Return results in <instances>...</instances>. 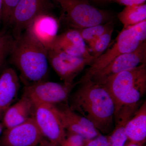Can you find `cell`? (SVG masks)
Instances as JSON below:
<instances>
[{
	"instance_id": "28",
	"label": "cell",
	"mask_w": 146,
	"mask_h": 146,
	"mask_svg": "<svg viewBox=\"0 0 146 146\" xmlns=\"http://www.w3.org/2000/svg\"><path fill=\"white\" fill-rule=\"evenodd\" d=\"M91 1L98 4H106L109 3L113 2V0H90Z\"/></svg>"
},
{
	"instance_id": "2",
	"label": "cell",
	"mask_w": 146,
	"mask_h": 146,
	"mask_svg": "<svg viewBox=\"0 0 146 146\" xmlns=\"http://www.w3.org/2000/svg\"><path fill=\"white\" fill-rule=\"evenodd\" d=\"M15 39L10 62L20 72L25 86L45 80L48 71L47 50L26 32Z\"/></svg>"
},
{
	"instance_id": "21",
	"label": "cell",
	"mask_w": 146,
	"mask_h": 146,
	"mask_svg": "<svg viewBox=\"0 0 146 146\" xmlns=\"http://www.w3.org/2000/svg\"><path fill=\"white\" fill-rule=\"evenodd\" d=\"M113 30L114 28L111 29L94 42L89 44L92 52L91 55L94 57V62L101 55L109 46Z\"/></svg>"
},
{
	"instance_id": "8",
	"label": "cell",
	"mask_w": 146,
	"mask_h": 146,
	"mask_svg": "<svg viewBox=\"0 0 146 146\" xmlns=\"http://www.w3.org/2000/svg\"><path fill=\"white\" fill-rule=\"evenodd\" d=\"M54 6L52 0H20L11 17L13 36L19 37L35 17L48 13Z\"/></svg>"
},
{
	"instance_id": "22",
	"label": "cell",
	"mask_w": 146,
	"mask_h": 146,
	"mask_svg": "<svg viewBox=\"0 0 146 146\" xmlns=\"http://www.w3.org/2000/svg\"><path fill=\"white\" fill-rule=\"evenodd\" d=\"M15 39L7 33L0 34V68H1L7 56L11 53Z\"/></svg>"
},
{
	"instance_id": "16",
	"label": "cell",
	"mask_w": 146,
	"mask_h": 146,
	"mask_svg": "<svg viewBox=\"0 0 146 146\" xmlns=\"http://www.w3.org/2000/svg\"><path fill=\"white\" fill-rule=\"evenodd\" d=\"M141 103L131 106H126L120 110L114 117V129L109 136L111 146H124L128 140L125 128Z\"/></svg>"
},
{
	"instance_id": "15",
	"label": "cell",
	"mask_w": 146,
	"mask_h": 146,
	"mask_svg": "<svg viewBox=\"0 0 146 146\" xmlns=\"http://www.w3.org/2000/svg\"><path fill=\"white\" fill-rule=\"evenodd\" d=\"M20 88V80L15 71L8 68L3 71L0 76V112L10 106Z\"/></svg>"
},
{
	"instance_id": "9",
	"label": "cell",
	"mask_w": 146,
	"mask_h": 146,
	"mask_svg": "<svg viewBox=\"0 0 146 146\" xmlns=\"http://www.w3.org/2000/svg\"><path fill=\"white\" fill-rule=\"evenodd\" d=\"M48 62L63 83L76 85L74 80L87 65L93 62L91 59L73 56L54 49L47 51Z\"/></svg>"
},
{
	"instance_id": "31",
	"label": "cell",
	"mask_w": 146,
	"mask_h": 146,
	"mask_svg": "<svg viewBox=\"0 0 146 146\" xmlns=\"http://www.w3.org/2000/svg\"><path fill=\"white\" fill-rule=\"evenodd\" d=\"M3 2L2 0H0V20L1 19L2 13Z\"/></svg>"
},
{
	"instance_id": "32",
	"label": "cell",
	"mask_w": 146,
	"mask_h": 146,
	"mask_svg": "<svg viewBox=\"0 0 146 146\" xmlns=\"http://www.w3.org/2000/svg\"><path fill=\"white\" fill-rule=\"evenodd\" d=\"M2 131V127L1 125L0 124V135H1V133Z\"/></svg>"
},
{
	"instance_id": "11",
	"label": "cell",
	"mask_w": 146,
	"mask_h": 146,
	"mask_svg": "<svg viewBox=\"0 0 146 146\" xmlns=\"http://www.w3.org/2000/svg\"><path fill=\"white\" fill-rule=\"evenodd\" d=\"M43 138L31 117L21 124L7 129L0 140V146H36Z\"/></svg>"
},
{
	"instance_id": "1",
	"label": "cell",
	"mask_w": 146,
	"mask_h": 146,
	"mask_svg": "<svg viewBox=\"0 0 146 146\" xmlns=\"http://www.w3.org/2000/svg\"><path fill=\"white\" fill-rule=\"evenodd\" d=\"M71 98L69 107L91 122L100 133H111L114 127L115 104L107 87L86 80Z\"/></svg>"
},
{
	"instance_id": "5",
	"label": "cell",
	"mask_w": 146,
	"mask_h": 146,
	"mask_svg": "<svg viewBox=\"0 0 146 146\" xmlns=\"http://www.w3.org/2000/svg\"><path fill=\"white\" fill-rule=\"evenodd\" d=\"M143 42L138 39L132 26L123 28L112 46L89 65L84 75L79 82L89 78L120 55L135 50Z\"/></svg>"
},
{
	"instance_id": "4",
	"label": "cell",
	"mask_w": 146,
	"mask_h": 146,
	"mask_svg": "<svg viewBox=\"0 0 146 146\" xmlns=\"http://www.w3.org/2000/svg\"><path fill=\"white\" fill-rule=\"evenodd\" d=\"M52 1L59 9V20L70 29H80L112 20L110 13L95 7L88 0Z\"/></svg>"
},
{
	"instance_id": "18",
	"label": "cell",
	"mask_w": 146,
	"mask_h": 146,
	"mask_svg": "<svg viewBox=\"0 0 146 146\" xmlns=\"http://www.w3.org/2000/svg\"><path fill=\"white\" fill-rule=\"evenodd\" d=\"M125 133L130 142L142 145L146 138V101L141 104L127 124Z\"/></svg>"
},
{
	"instance_id": "10",
	"label": "cell",
	"mask_w": 146,
	"mask_h": 146,
	"mask_svg": "<svg viewBox=\"0 0 146 146\" xmlns=\"http://www.w3.org/2000/svg\"><path fill=\"white\" fill-rule=\"evenodd\" d=\"M144 63H146V41L135 50L119 56L104 68L84 80H90L104 84L110 78L119 73Z\"/></svg>"
},
{
	"instance_id": "3",
	"label": "cell",
	"mask_w": 146,
	"mask_h": 146,
	"mask_svg": "<svg viewBox=\"0 0 146 146\" xmlns=\"http://www.w3.org/2000/svg\"><path fill=\"white\" fill-rule=\"evenodd\" d=\"M103 84L115 102V116L123 106L141 102L146 92V63L123 71Z\"/></svg>"
},
{
	"instance_id": "23",
	"label": "cell",
	"mask_w": 146,
	"mask_h": 146,
	"mask_svg": "<svg viewBox=\"0 0 146 146\" xmlns=\"http://www.w3.org/2000/svg\"><path fill=\"white\" fill-rule=\"evenodd\" d=\"M19 1L20 0H2L1 19L5 24L9 25L12 13Z\"/></svg>"
},
{
	"instance_id": "7",
	"label": "cell",
	"mask_w": 146,
	"mask_h": 146,
	"mask_svg": "<svg viewBox=\"0 0 146 146\" xmlns=\"http://www.w3.org/2000/svg\"><path fill=\"white\" fill-rule=\"evenodd\" d=\"M75 85H68L45 80L25 86L24 94L30 99L33 106L36 104L54 105L67 102Z\"/></svg>"
},
{
	"instance_id": "6",
	"label": "cell",
	"mask_w": 146,
	"mask_h": 146,
	"mask_svg": "<svg viewBox=\"0 0 146 146\" xmlns=\"http://www.w3.org/2000/svg\"><path fill=\"white\" fill-rule=\"evenodd\" d=\"M35 121L43 137L58 146L66 138V131L55 106L39 104L33 106Z\"/></svg>"
},
{
	"instance_id": "19",
	"label": "cell",
	"mask_w": 146,
	"mask_h": 146,
	"mask_svg": "<svg viewBox=\"0 0 146 146\" xmlns=\"http://www.w3.org/2000/svg\"><path fill=\"white\" fill-rule=\"evenodd\" d=\"M123 28L131 26L146 20V5L126 6L118 14Z\"/></svg>"
},
{
	"instance_id": "14",
	"label": "cell",
	"mask_w": 146,
	"mask_h": 146,
	"mask_svg": "<svg viewBox=\"0 0 146 146\" xmlns=\"http://www.w3.org/2000/svg\"><path fill=\"white\" fill-rule=\"evenodd\" d=\"M51 49L59 50L73 56L91 59L93 62L94 61L85 41L76 29H69L58 35Z\"/></svg>"
},
{
	"instance_id": "12",
	"label": "cell",
	"mask_w": 146,
	"mask_h": 146,
	"mask_svg": "<svg viewBox=\"0 0 146 146\" xmlns=\"http://www.w3.org/2000/svg\"><path fill=\"white\" fill-rule=\"evenodd\" d=\"M58 29L59 22L47 13L35 17L29 25L25 32L48 51L53 46Z\"/></svg>"
},
{
	"instance_id": "24",
	"label": "cell",
	"mask_w": 146,
	"mask_h": 146,
	"mask_svg": "<svg viewBox=\"0 0 146 146\" xmlns=\"http://www.w3.org/2000/svg\"><path fill=\"white\" fill-rule=\"evenodd\" d=\"M66 139L70 143L77 146H85L89 140L77 133L66 132Z\"/></svg>"
},
{
	"instance_id": "29",
	"label": "cell",
	"mask_w": 146,
	"mask_h": 146,
	"mask_svg": "<svg viewBox=\"0 0 146 146\" xmlns=\"http://www.w3.org/2000/svg\"><path fill=\"white\" fill-rule=\"evenodd\" d=\"M60 146H77L74 145H72V144L69 143V142L67 140L66 138L64 141L62 142V143L60 145Z\"/></svg>"
},
{
	"instance_id": "17",
	"label": "cell",
	"mask_w": 146,
	"mask_h": 146,
	"mask_svg": "<svg viewBox=\"0 0 146 146\" xmlns=\"http://www.w3.org/2000/svg\"><path fill=\"white\" fill-rule=\"evenodd\" d=\"M33 108L31 100L23 94L19 101L6 110L3 119L4 125L9 129L25 122L31 117Z\"/></svg>"
},
{
	"instance_id": "30",
	"label": "cell",
	"mask_w": 146,
	"mask_h": 146,
	"mask_svg": "<svg viewBox=\"0 0 146 146\" xmlns=\"http://www.w3.org/2000/svg\"><path fill=\"white\" fill-rule=\"evenodd\" d=\"M125 146H142V145L141 144L138 143L130 142L127 145Z\"/></svg>"
},
{
	"instance_id": "20",
	"label": "cell",
	"mask_w": 146,
	"mask_h": 146,
	"mask_svg": "<svg viewBox=\"0 0 146 146\" xmlns=\"http://www.w3.org/2000/svg\"><path fill=\"white\" fill-rule=\"evenodd\" d=\"M112 28H114V22L112 20L105 23L77 30L80 33L85 42L89 44Z\"/></svg>"
},
{
	"instance_id": "13",
	"label": "cell",
	"mask_w": 146,
	"mask_h": 146,
	"mask_svg": "<svg viewBox=\"0 0 146 146\" xmlns=\"http://www.w3.org/2000/svg\"><path fill=\"white\" fill-rule=\"evenodd\" d=\"M57 109L62 124L68 131L78 134L88 140L101 134L91 122L73 111L69 106L63 109Z\"/></svg>"
},
{
	"instance_id": "26",
	"label": "cell",
	"mask_w": 146,
	"mask_h": 146,
	"mask_svg": "<svg viewBox=\"0 0 146 146\" xmlns=\"http://www.w3.org/2000/svg\"><path fill=\"white\" fill-rule=\"evenodd\" d=\"M146 1V0H113V2L126 7L143 4L145 3Z\"/></svg>"
},
{
	"instance_id": "25",
	"label": "cell",
	"mask_w": 146,
	"mask_h": 146,
	"mask_svg": "<svg viewBox=\"0 0 146 146\" xmlns=\"http://www.w3.org/2000/svg\"><path fill=\"white\" fill-rule=\"evenodd\" d=\"M85 146H110L109 136L100 134L94 139L89 140Z\"/></svg>"
},
{
	"instance_id": "27",
	"label": "cell",
	"mask_w": 146,
	"mask_h": 146,
	"mask_svg": "<svg viewBox=\"0 0 146 146\" xmlns=\"http://www.w3.org/2000/svg\"><path fill=\"white\" fill-rule=\"evenodd\" d=\"M39 145L40 146H58L48 141L47 139H46L44 137L40 142Z\"/></svg>"
}]
</instances>
